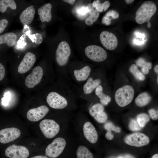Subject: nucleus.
<instances>
[{
    "instance_id": "36",
    "label": "nucleus",
    "mask_w": 158,
    "mask_h": 158,
    "mask_svg": "<svg viewBox=\"0 0 158 158\" xmlns=\"http://www.w3.org/2000/svg\"><path fill=\"white\" fill-rule=\"evenodd\" d=\"M105 15L107 17H111L112 19H117L119 16L118 13L116 11L114 10H110L108 11L105 14Z\"/></svg>"
},
{
    "instance_id": "15",
    "label": "nucleus",
    "mask_w": 158,
    "mask_h": 158,
    "mask_svg": "<svg viewBox=\"0 0 158 158\" xmlns=\"http://www.w3.org/2000/svg\"><path fill=\"white\" fill-rule=\"evenodd\" d=\"M36 61V56L34 54L27 52L18 66V72L21 74L26 73L32 67Z\"/></svg>"
},
{
    "instance_id": "44",
    "label": "nucleus",
    "mask_w": 158,
    "mask_h": 158,
    "mask_svg": "<svg viewBox=\"0 0 158 158\" xmlns=\"http://www.w3.org/2000/svg\"><path fill=\"white\" fill-rule=\"evenodd\" d=\"M135 36L137 37H139V38H144V35L143 34L141 33H140L139 32H136L135 33Z\"/></svg>"
},
{
    "instance_id": "9",
    "label": "nucleus",
    "mask_w": 158,
    "mask_h": 158,
    "mask_svg": "<svg viewBox=\"0 0 158 158\" xmlns=\"http://www.w3.org/2000/svg\"><path fill=\"white\" fill-rule=\"evenodd\" d=\"M5 153L9 158H27L29 154V151L25 147L14 145L8 147Z\"/></svg>"
},
{
    "instance_id": "10",
    "label": "nucleus",
    "mask_w": 158,
    "mask_h": 158,
    "mask_svg": "<svg viewBox=\"0 0 158 158\" xmlns=\"http://www.w3.org/2000/svg\"><path fill=\"white\" fill-rule=\"evenodd\" d=\"M43 74L42 68L40 66H36L32 72L26 77L25 81V85L28 88L34 87L40 82Z\"/></svg>"
},
{
    "instance_id": "3",
    "label": "nucleus",
    "mask_w": 158,
    "mask_h": 158,
    "mask_svg": "<svg viewBox=\"0 0 158 158\" xmlns=\"http://www.w3.org/2000/svg\"><path fill=\"white\" fill-rule=\"evenodd\" d=\"M66 144V141L63 138H56L46 147L45 154L51 158H56L62 152Z\"/></svg>"
},
{
    "instance_id": "6",
    "label": "nucleus",
    "mask_w": 158,
    "mask_h": 158,
    "mask_svg": "<svg viewBox=\"0 0 158 158\" xmlns=\"http://www.w3.org/2000/svg\"><path fill=\"white\" fill-rule=\"evenodd\" d=\"M85 53L89 59L96 62L103 61L107 57L106 51L103 48L96 45L87 46L85 49Z\"/></svg>"
},
{
    "instance_id": "13",
    "label": "nucleus",
    "mask_w": 158,
    "mask_h": 158,
    "mask_svg": "<svg viewBox=\"0 0 158 158\" xmlns=\"http://www.w3.org/2000/svg\"><path fill=\"white\" fill-rule=\"evenodd\" d=\"M49 111V109L47 106L41 105L29 110L27 113V117L30 121H37L44 117Z\"/></svg>"
},
{
    "instance_id": "19",
    "label": "nucleus",
    "mask_w": 158,
    "mask_h": 158,
    "mask_svg": "<svg viewBox=\"0 0 158 158\" xmlns=\"http://www.w3.org/2000/svg\"><path fill=\"white\" fill-rule=\"evenodd\" d=\"M17 39L16 35L13 32H8L0 35V45L4 44L12 47L16 44Z\"/></svg>"
},
{
    "instance_id": "34",
    "label": "nucleus",
    "mask_w": 158,
    "mask_h": 158,
    "mask_svg": "<svg viewBox=\"0 0 158 158\" xmlns=\"http://www.w3.org/2000/svg\"><path fill=\"white\" fill-rule=\"evenodd\" d=\"M128 127L130 130L134 131H139L142 129L137 120L134 119H131L130 120L129 123Z\"/></svg>"
},
{
    "instance_id": "20",
    "label": "nucleus",
    "mask_w": 158,
    "mask_h": 158,
    "mask_svg": "<svg viewBox=\"0 0 158 158\" xmlns=\"http://www.w3.org/2000/svg\"><path fill=\"white\" fill-rule=\"evenodd\" d=\"M101 82L99 79L94 80L92 77H90L83 86V90L85 94H88L91 93Z\"/></svg>"
},
{
    "instance_id": "16",
    "label": "nucleus",
    "mask_w": 158,
    "mask_h": 158,
    "mask_svg": "<svg viewBox=\"0 0 158 158\" xmlns=\"http://www.w3.org/2000/svg\"><path fill=\"white\" fill-rule=\"evenodd\" d=\"M83 132L85 138L90 143H96L98 140L97 133L94 126L90 122H87L83 126Z\"/></svg>"
},
{
    "instance_id": "40",
    "label": "nucleus",
    "mask_w": 158,
    "mask_h": 158,
    "mask_svg": "<svg viewBox=\"0 0 158 158\" xmlns=\"http://www.w3.org/2000/svg\"><path fill=\"white\" fill-rule=\"evenodd\" d=\"M4 97L2 99V103L4 105L7 104L9 100V95L7 93H6Z\"/></svg>"
},
{
    "instance_id": "18",
    "label": "nucleus",
    "mask_w": 158,
    "mask_h": 158,
    "mask_svg": "<svg viewBox=\"0 0 158 158\" xmlns=\"http://www.w3.org/2000/svg\"><path fill=\"white\" fill-rule=\"evenodd\" d=\"M52 7L51 4L47 3L38 8L37 13L42 22H48L51 21L52 18Z\"/></svg>"
},
{
    "instance_id": "5",
    "label": "nucleus",
    "mask_w": 158,
    "mask_h": 158,
    "mask_svg": "<svg viewBox=\"0 0 158 158\" xmlns=\"http://www.w3.org/2000/svg\"><path fill=\"white\" fill-rule=\"evenodd\" d=\"M71 54V49L68 44L63 41L58 45L55 53L56 61L60 66L66 65Z\"/></svg>"
},
{
    "instance_id": "51",
    "label": "nucleus",
    "mask_w": 158,
    "mask_h": 158,
    "mask_svg": "<svg viewBox=\"0 0 158 158\" xmlns=\"http://www.w3.org/2000/svg\"><path fill=\"white\" fill-rule=\"evenodd\" d=\"M158 77H157V83H158Z\"/></svg>"
},
{
    "instance_id": "22",
    "label": "nucleus",
    "mask_w": 158,
    "mask_h": 158,
    "mask_svg": "<svg viewBox=\"0 0 158 158\" xmlns=\"http://www.w3.org/2000/svg\"><path fill=\"white\" fill-rule=\"evenodd\" d=\"M151 100V97L148 93L143 92L137 97L135 102L137 106L143 107L147 104Z\"/></svg>"
},
{
    "instance_id": "49",
    "label": "nucleus",
    "mask_w": 158,
    "mask_h": 158,
    "mask_svg": "<svg viewBox=\"0 0 158 158\" xmlns=\"http://www.w3.org/2000/svg\"><path fill=\"white\" fill-rule=\"evenodd\" d=\"M151 158H158V154H156L153 155Z\"/></svg>"
},
{
    "instance_id": "29",
    "label": "nucleus",
    "mask_w": 158,
    "mask_h": 158,
    "mask_svg": "<svg viewBox=\"0 0 158 158\" xmlns=\"http://www.w3.org/2000/svg\"><path fill=\"white\" fill-rule=\"evenodd\" d=\"M99 15V12L96 10L93 9L90 13L89 16L86 18L85 22L88 25H92L98 18Z\"/></svg>"
},
{
    "instance_id": "26",
    "label": "nucleus",
    "mask_w": 158,
    "mask_h": 158,
    "mask_svg": "<svg viewBox=\"0 0 158 158\" xmlns=\"http://www.w3.org/2000/svg\"><path fill=\"white\" fill-rule=\"evenodd\" d=\"M110 5V3L109 1H106L101 3L98 0L94 1L92 4V6L99 12L106 11L109 7Z\"/></svg>"
},
{
    "instance_id": "50",
    "label": "nucleus",
    "mask_w": 158,
    "mask_h": 158,
    "mask_svg": "<svg viewBox=\"0 0 158 158\" xmlns=\"http://www.w3.org/2000/svg\"><path fill=\"white\" fill-rule=\"evenodd\" d=\"M147 23V26L149 28H150L151 27V24L150 22H148Z\"/></svg>"
},
{
    "instance_id": "27",
    "label": "nucleus",
    "mask_w": 158,
    "mask_h": 158,
    "mask_svg": "<svg viewBox=\"0 0 158 158\" xmlns=\"http://www.w3.org/2000/svg\"><path fill=\"white\" fill-rule=\"evenodd\" d=\"M129 70L138 80L143 81L145 80L144 75L140 71L138 66L136 64H132L130 67Z\"/></svg>"
},
{
    "instance_id": "42",
    "label": "nucleus",
    "mask_w": 158,
    "mask_h": 158,
    "mask_svg": "<svg viewBox=\"0 0 158 158\" xmlns=\"http://www.w3.org/2000/svg\"><path fill=\"white\" fill-rule=\"evenodd\" d=\"M117 158H135L133 155L130 154H122L118 157Z\"/></svg>"
},
{
    "instance_id": "2",
    "label": "nucleus",
    "mask_w": 158,
    "mask_h": 158,
    "mask_svg": "<svg viewBox=\"0 0 158 158\" xmlns=\"http://www.w3.org/2000/svg\"><path fill=\"white\" fill-rule=\"evenodd\" d=\"M134 95V89L131 86L124 85L118 88L116 92L115 95L116 102L120 107H125L132 102Z\"/></svg>"
},
{
    "instance_id": "47",
    "label": "nucleus",
    "mask_w": 158,
    "mask_h": 158,
    "mask_svg": "<svg viewBox=\"0 0 158 158\" xmlns=\"http://www.w3.org/2000/svg\"><path fill=\"white\" fill-rule=\"evenodd\" d=\"M126 3L128 4H130L132 3L134 0H125Z\"/></svg>"
},
{
    "instance_id": "33",
    "label": "nucleus",
    "mask_w": 158,
    "mask_h": 158,
    "mask_svg": "<svg viewBox=\"0 0 158 158\" xmlns=\"http://www.w3.org/2000/svg\"><path fill=\"white\" fill-rule=\"evenodd\" d=\"M104 127L107 131L111 132L113 131L117 133H119L121 131V129L120 127L115 126L110 122H108L105 123Z\"/></svg>"
},
{
    "instance_id": "30",
    "label": "nucleus",
    "mask_w": 158,
    "mask_h": 158,
    "mask_svg": "<svg viewBox=\"0 0 158 158\" xmlns=\"http://www.w3.org/2000/svg\"><path fill=\"white\" fill-rule=\"evenodd\" d=\"M93 9L90 8L89 6H82L77 8L76 13L79 17H84L87 16Z\"/></svg>"
},
{
    "instance_id": "41",
    "label": "nucleus",
    "mask_w": 158,
    "mask_h": 158,
    "mask_svg": "<svg viewBox=\"0 0 158 158\" xmlns=\"http://www.w3.org/2000/svg\"><path fill=\"white\" fill-rule=\"evenodd\" d=\"M106 138L108 140H111L114 138V135L111 131H107L105 135Z\"/></svg>"
},
{
    "instance_id": "32",
    "label": "nucleus",
    "mask_w": 158,
    "mask_h": 158,
    "mask_svg": "<svg viewBox=\"0 0 158 158\" xmlns=\"http://www.w3.org/2000/svg\"><path fill=\"white\" fill-rule=\"evenodd\" d=\"M136 65L141 68L146 67L150 69L152 67V63L150 62L147 61L143 58L140 57L135 61Z\"/></svg>"
},
{
    "instance_id": "4",
    "label": "nucleus",
    "mask_w": 158,
    "mask_h": 158,
    "mask_svg": "<svg viewBox=\"0 0 158 158\" xmlns=\"http://www.w3.org/2000/svg\"><path fill=\"white\" fill-rule=\"evenodd\" d=\"M39 126L43 134L48 138L54 137L60 130L59 124L52 119H45L42 120L40 123Z\"/></svg>"
},
{
    "instance_id": "35",
    "label": "nucleus",
    "mask_w": 158,
    "mask_h": 158,
    "mask_svg": "<svg viewBox=\"0 0 158 158\" xmlns=\"http://www.w3.org/2000/svg\"><path fill=\"white\" fill-rule=\"evenodd\" d=\"M9 22L5 18H1L0 20V34H2L8 26Z\"/></svg>"
},
{
    "instance_id": "25",
    "label": "nucleus",
    "mask_w": 158,
    "mask_h": 158,
    "mask_svg": "<svg viewBox=\"0 0 158 158\" xmlns=\"http://www.w3.org/2000/svg\"><path fill=\"white\" fill-rule=\"evenodd\" d=\"M77 158H93L92 154L86 147L79 146L76 151Z\"/></svg>"
},
{
    "instance_id": "7",
    "label": "nucleus",
    "mask_w": 158,
    "mask_h": 158,
    "mask_svg": "<svg viewBox=\"0 0 158 158\" xmlns=\"http://www.w3.org/2000/svg\"><path fill=\"white\" fill-rule=\"evenodd\" d=\"M124 140L126 144L136 147H141L147 145L150 141L147 136L140 133L129 134L125 137Z\"/></svg>"
},
{
    "instance_id": "39",
    "label": "nucleus",
    "mask_w": 158,
    "mask_h": 158,
    "mask_svg": "<svg viewBox=\"0 0 158 158\" xmlns=\"http://www.w3.org/2000/svg\"><path fill=\"white\" fill-rule=\"evenodd\" d=\"M5 70L4 66L0 63V81L4 78L5 75Z\"/></svg>"
},
{
    "instance_id": "31",
    "label": "nucleus",
    "mask_w": 158,
    "mask_h": 158,
    "mask_svg": "<svg viewBox=\"0 0 158 158\" xmlns=\"http://www.w3.org/2000/svg\"><path fill=\"white\" fill-rule=\"evenodd\" d=\"M25 33L32 42H35L36 44H40L42 42V39L40 34L37 33L31 35L30 34V30L27 32Z\"/></svg>"
},
{
    "instance_id": "45",
    "label": "nucleus",
    "mask_w": 158,
    "mask_h": 158,
    "mask_svg": "<svg viewBox=\"0 0 158 158\" xmlns=\"http://www.w3.org/2000/svg\"><path fill=\"white\" fill-rule=\"evenodd\" d=\"M30 158H48L47 157L41 155H37L32 157Z\"/></svg>"
},
{
    "instance_id": "28",
    "label": "nucleus",
    "mask_w": 158,
    "mask_h": 158,
    "mask_svg": "<svg viewBox=\"0 0 158 158\" xmlns=\"http://www.w3.org/2000/svg\"><path fill=\"white\" fill-rule=\"evenodd\" d=\"M137 121L141 128L145 127L146 124L150 120L149 116L145 113H141L137 116Z\"/></svg>"
},
{
    "instance_id": "12",
    "label": "nucleus",
    "mask_w": 158,
    "mask_h": 158,
    "mask_svg": "<svg viewBox=\"0 0 158 158\" xmlns=\"http://www.w3.org/2000/svg\"><path fill=\"white\" fill-rule=\"evenodd\" d=\"M20 134V130L16 128L3 129L0 130V142L6 144L13 141L19 138Z\"/></svg>"
},
{
    "instance_id": "21",
    "label": "nucleus",
    "mask_w": 158,
    "mask_h": 158,
    "mask_svg": "<svg viewBox=\"0 0 158 158\" xmlns=\"http://www.w3.org/2000/svg\"><path fill=\"white\" fill-rule=\"evenodd\" d=\"M91 68L88 66H85L80 70H75L74 75L78 81H84L87 80L90 75Z\"/></svg>"
},
{
    "instance_id": "17",
    "label": "nucleus",
    "mask_w": 158,
    "mask_h": 158,
    "mask_svg": "<svg viewBox=\"0 0 158 158\" xmlns=\"http://www.w3.org/2000/svg\"><path fill=\"white\" fill-rule=\"evenodd\" d=\"M35 12V10L33 6H28L20 14L19 17L20 22L25 25H30L34 19Z\"/></svg>"
},
{
    "instance_id": "38",
    "label": "nucleus",
    "mask_w": 158,
    "mask_h": 158,
    "mask_svg": "<svg viewBox=\"0 0 158 158\" xmlns=\"http://www.w3.org/2000/svg\"><path fill=\"white\" fill-rule=\"evenodd\" d=\"M111 18L105 15L104 16L102 19V23L103 24L108 25H110L111 23Z\"/></svg>"
},
{
    "instance_id": "37",
    "label": "nucleus",
    "mask_w": 158,
    "mask_h": 158,
    "mask_svg": "<svg viewBox=\"0 0 158 158\" xmlns=\"http://www.w3.org/2000/svg\"><path fill=\"white\" fill-rule=\"evenodd\" d=\"M150 118L153 120H156L158 118V110L152 109H149L148 111Z\"/></svg>"
},
{
    "instance_id": "43",
    "label": "nucleus",
    "mask_w": 158,
    "mask_h": 158,
    "mask_svg": "<svg viewBox=\"0 0 158 158\" xmlns=\"http://www.w3.org/2000/svg\"><path fill=\"white\" fill-rule=\"evenodd\" d=\"M63 1H64V2H66L71 5H73L75 1V0H63Z\"/></svg>"
},
{
    "instance_id": "23",
    "label": "nucleus",
    "mask_w": 158,
    "mask_h": 158,
    "mask_svg": "<svg viewBox=\"0 0 158 158\" xmlns=\"http://www.w3.org/2000/svg\"><path fill=\"white\" fill-rule=\"evenodd\" d=\"M103 90L102 87L101 85H99L95 89V94L100 99L101 104L107 105L111 101V98L109 96L105 94Z\"/></svg>"
},
{
    "instance_id": "46",
    "label": "nucleus",
    "mask_w": 158,
    "mask_h": 158,
    "mask_svg": "<svg viewBox=\"0 0 158 158\" xmlns=\"http://www.w3.org/2000/svg\"><path fill=\"white\" fill-rule=\"evenodd\" d=\"M134 42L135 44L138 45L141 44L143 43V41H139L138 40H134Z\"/></svg>"
},
{
    "instance_id": "48",
    "label": "nucleus",
    "mask_w": 158,
    "mask_h": 158,
    "mask_svg": "<svg viewBox=\"0 0 158 158\" xmlns=\"http://www.w3.org/2000/svg\"><path fill=\"white\" fill-rule=\"evenodd\" d=\"M154 71L156 73H158V65H156L154 67Z\"/></svg>"
},
{
    "instance_id": "14",
    "label": "nucleus",
    "mask_w": 158,
    "mask_h": 158,
    "mask_svg": "<svg viewBox=\"0 0 158 158\" xmlns=\"http://www.w3.org/2000/svg\"><path fill=\"white\" fill-rule=\"evenodd\" d=\"M104 107L101 104L96 103L90 108L89 112L90 114L98 122L102 123L106 121L108 116L104 111Z\"/></svg>"
},
{
    "instance_id": "1",
    "label": "nucleus",
    "mask_w": 158,
    "mask_h": 158,
    "mask_svg": "<svg viewBox=\"0 0 158 158\" xmlns=\"http://www.w3.org/2000/svg\"><path fill=\"white\" fill-rule=\"evenodd\" d=\"M157 9L156 6L153 1H147L144 2L136 12V22L139 24L150 22Z\"/></svg>"
},
{
    "instance_id": "24",
    "label": "nucleus",
    "mask_w": 158,
    "mask_h": 158,
    "mask_svg": "<svg viewBox=\"0 0 158 158\" xmlns=\"http://www.w3.org/2000/svg\"><path fill=\"white\" fill-rule=\"evenodd\" d=\"M8 7L12 10L16 9L17 6L14 0H0V12L1 13H5Z\"/></svg>"
},
{
    "instance_id": "11",
    "label": "nucleus",
    "mask_w": 158,
    "mask_h": 158,
    "mask_svg": "<svg viewBox=\"0 0 158 158\" xmlns=\"http://www.w3.org/2000/svg\"><path fill=\"white\" fill-rule=\"evenodd\" d=\"M99 38L102 44L107 49L113 50L117 46V39L115 35L111 32L103 31L100 33Z\"/></svg>"
},
{
    "instance_id": "8",
    "label": "nucleus",
    "mask_w": 158,
    "mask_h": 158,
    "mask_svg": "<svg viewBox=\"0 0 158 158\" xmlns=\"http://www.w3.org/2000/svg\"><path fill=\"white\" fill-rule=\"evenodd\" d=\"M46 101L50 107L54 109H63L68 104L67 101L65 98L54 92H51L48 94Z\"/></svg>"
}]
</instances>
